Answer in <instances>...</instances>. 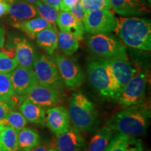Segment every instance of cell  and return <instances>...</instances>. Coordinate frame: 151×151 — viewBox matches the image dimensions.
Wrapping results in <instances>:
<instances>
[{
    "label": "cell",
    "instance_id": "15",
    "mask_svg": "<svg viewBox=\"0 0 151 151\" xmlns=\"http://www.w3.org/2000/svg\"><path fill=\"white\" fill-rule=\"evenodd\" d=\"M111 9L120 16H143L150 13L145 0H109Z\"/></svg>",
    "mask_w": 151,
    "mask_h": 151
},
{
    "label": "cell",
    "instance_id": "2",
    "mask_svg": "<svg viewBox=\"0 0 151 151\" xmlns=\"http://www.w3.org/2000/svg\"><path fill=\"white\" fill-rule=\"evenodd\" d=\"M114 32L121 43L141 50L151 49V22L147 18H118Z\"/></svg>",
    "mask_w": 151,
    "mask_h": 151
},
{
    "label": "cell",
    "instance_id": "36",
    "mask_svg": "<svg viewBox=\"0 0 151 151\" xmlns=\"http://www.w3.org/2000/svg\"><path fill=\"white\" fill-rule=\"evenodd\" d=\"M55 148L54 145H50V144H39L37 146H36L35 148L29 151H50L53 150Z\"/></svg>",
    "mask_w": 151,
    "mask_h": 151
},
{
    "label": "cell",
    "instance_id": "26",
    "mask_svg": "<svg viewBox=\"0 0 151 151\" xmlns=\"http://www.w3.org/2000/svg\"><path fill=\"white\" fill-rule=\"evenodd\" d=\"M33 4L37 9L39 16L41 18L46 20L50 24L55 26L57 18L58 16V11L40 0H37Z\"/></svg>",
    "mask_w": 151,
    "mask_h": 151
},
{
    "label": "cell",
    "instance_id": "5",
    "mask_svg": "<svg viewBox=\"0 0 151 151\" xmlns=\"http://www.w3.org/2000/svg\"><path fill=\"white\" fill-rule=\"evenodd\" d=\"M87 71L90 83L100 95L106 99H118L112 79L104 58L90 61Z\"/></svg>",
    "mask_w": 151,
    "mask_h": 151
},
{
    "label": "cell",
    "instance_id": "23",
    "mask_svg": "<svg viewBox=\"0 0 151 151\" xmlns=\"http://www.w3.org/2000/svg\"><path fill=\"white\" fill-rule=\"evenodd\" d=\"M18 146L21 151H29L40 143V137L37 130L24 127L18 133Z\"/></svg>",
    "mask_w": 151,
    "mask_h": 151
},
{
    "label": "cell",
    "instance_id": "27",
    "mask_svg": "<svg viewBox=\"0 0 151 151\" xmlns=\"http://www.w3.org/2000/svg\"><path fill=\"white\" fill-rule=\"evenodd\" d=\"M27 123V121L21 113L13 110L9 113L4 120L0 121V124L3 126H11L18 132L25 127Z\"/></svg>",
    "mask_w": 151,
    "mask_h": 151
},
{
    "label": "cell",
    "instance_id": "12",
    "mask_svg": "<svg viewBox=\"0 0 151 151\" xmlns=\"http://www.w3.org/2000/svg\"><path fill=\"white\" fill-rule=\"evenodd\" d=\"M13 47L16 52V58L19 66L33 69V65L37 57L35 48L24 37L12 36L9 37L6 46Z\"/></svg>",
    "mask_w": 151,
    "mask_h": 151
},
{
    "label": "cell",
    "instance_id": "3",
    "mask_svg": "<svg viewBox=\"0 0 151 151\" xmlns=\"http://www.w3.org/2000/svg\"><path fill=\"white\" fill-rule=\"evenodd\" d=\"M68 113L75 129L80 132L91 130L97 120L95 106L82 92L72 94L69 99Z\"/></svg>",
    "mask_w": 151,
    "mask_h": 151
},
{
    "label": "cell",
    "instance_id": "17",
    "mask_svg": "<svg viewBox=\"0 0 151 151\" xmlns=\"http://www.w3.org/2000/svg\"><path fill=\"white\" fill-rule=\"evenodd\" d=\"M56 23L60 31L70 33L78 40L83 39L85 34L83 24L77 20L69 11H61L58 12Z\"/></svg>",
    "mask_w": 151,
    "mask_h": 151
},
{
    "label": "cell",
    "instance_id": "18",
    "mask_svg": "<svg viewBox=\"0 0 151 151\" xmlns=\"http://www.w3.org/2000/svg\"><path fill=\"white\" fill-rule=\"evenodd\" d=\"M7 14L11 24L39 16L33 4L19 1H13L11 4Z\"/></svg>",
    "mask_w": 151,
    "mask_h": 151
},
{
    "label": "cell",
    "instance_id": "24",
    "mask_svg": "<svg viewBox=\"0 0 151 151\" xmlns=\"http://www.w3.org/2000/svg\"><path fill=\"white\" fill-rule=\"evenodd\" d=\"M18 132L11 126H4L0 134V144L2 151H21L18 146Z\"/></svg>",
    "mask_w": 151,
    "mask_h": 151
},
{
    "label": "cell",
    "instance_id": "33",
    "mask_svg": "<svg viewBox=\"0 0 151 151\" xmlns=\"http://www.w3.org/2000/svg\"><path fill=\"white\" fill-rule=\"evenodd\" d=\"M69 12L73 15V16L78 21L82 22L83 20L85 15H86V12H85L83 7L82 4H81V1H78L75 6L69 9Z\"/></svg>",
    "mask_w": 151,
    "mask_h": 151
},
{
    "label": "cell",
    "instance_id": "1",
    "mask_svg": "<svg viewBox=\"0 0 151 151\" xmlns=\"http://www.w3.org/2000/svg\"><path fill=\"white\" fill-rule=\"evenodd\" d=\"M150 118V107L146 104L139 103L116 113L106 124L113 131L135 137L146 133Z\"/></svg>",
    "mask_w": 151,
    "mask_h": 151
},
{
    "label": "cell",
    "instance_id": "19",
    "mask_svg": "<svg viewBox=\"0 0 151 151\" xmlns=\"http://www.w3.org/2000/svg\"><path fill=\"white\" fill-rule=\"evenodd\" d=\"M20 110L27 122L41 126L45 125L46 111L44 108L26 99L20 106Z\"/></svg>",
    "mask_w": 151,
    "mask_h": 151
},
{
    "label": "cell",
    "instance_id": "32",
    "mask_svg": "<svg viewBox=\"0 0 151 151\" xmlns=\"http://www.w3.org/2000/svg\"><path fill=\"white\" fill-rule=\"evenodd\" d=\"M13 97L8 100L0 99V121L4 120L14 109L15 101Z\"/></svg>",
    "mask_w": 151,
    "mask_h": 151
},
{
    "label": "cell",
    "instance_id": "35",
    "mask_svg": "<svg viewBox=\"0 0 151 151\" xmlns=\"http://www.w3.org/2000/svg\"><path fill=\"white\" fill-rule=\"evenodd\" d=\"M80 1L81 0H62L60 4V10L69 11L71 7Z\"/></svg>",
    "mask_w": 151,
    "mask_h": 151
},
{
    "label": "cell",
    "instance_id": "13",
    "mask_svg": "<svg viewBox=\"0 0 151 151\" xmlns=\"http://www.w3.org/2000/svg\"><path fill=\"white\" fill-rule=\"evenodd\" d=\"M10 76L15 93L19 95L27 94L39 84L33 69L18 65L10 73Z\"/></svg>",
    "mask_w": 151,
    "mask_h": 151
},
{
    "label": "cell",
    "instance_id": "31",
    "mask_svg": "<svg viewBox=\"0 0 151 151\" xmlns=\"http://www.w3.org/2000/svg\"><path fill=\"white\" fill-rule=\"evenodd\" d=\"M18 65L16 58H11L0 51V73H11Z\"/></svg>",
    "mask_w": 151,
    "mask_h": 151
},
{
    "label": "cell",
    "instance_id": "14",
    "mask_svg": "<svg viewBox=\"0 0 151 151\" xmlns=\"http://www.w3.org/2000/svg\"><path fill=\"white\" fill-rule=\"evenodd\" d=\"M45 124L55 135L58 136L71 128L68 110L63 106H53L46 111Z\"/></svg>",
    "mask_w": 151,
    "mask_h": 151
},
{
    "label": "cell",
    "instance_id": "4",
    "mask_svg": "<svg viewBox=\"0 0 151 151\" xmlns=\"http://www.w3.org/2000/svg\"><path fill=\"white\" fill-rule=\"evenodd\" d=\"M90 50L97 55L111 60H127L125 46L109 34L90 35L87 37Z\"/></svg>",
    "mask_w": 151,
    "mask_h": 151
},
{
    "label": "cell",
    "instance_id": "11",
    "mask_svg": "<svg viewBox=\"0 0 151 151\" xmlns=\"http://www.w3.org/2000/svg\"><path fill=\"white\" fill-rule=\"evenodd\" d=\"M26 97L43 108H51L61 103L63 92L62 89L48 88L38 84L26 94Z\"/></svg>",
    "mask_w": 151,
    "mask_h": 151
},
{
    "label": "cell",
    "instance_id": "20",
    "mask_svg": "<svg viewBox=\"0 0 151 151\" xmlns=\"http://www.w3.org/2000/svg\"><path fill=\"white\" fill-rule=\"evenodd\" d=\"M58 34L55 26H52L41 30L35 37L39 46L50 55H53L58 48Z\"/></svg>",
    "mask_w": 151,
    "mask_h": 151
},
{
    "label": "cell",
    "instance_id": "38",
    "mask_svg": "<svg viewBox=\"0 0 151 151\" xmlns=\"http://www.w3.org/2000/svg\"><path fill=\"white\" fill-rule=\"evenodd\" d=\"M6 29L4 26L0 23V50L4 46Z\"/></svg>",
    "mask_w": 151,
    "mask_h": 151
},
{
    "label": "cell",
    "instance_id": "16",
    "mask_svg": "<svg viewBox=\"0 0 151 151\" xmlns=\"http://www.w3.org/2000/svg\"><path fill=\"white\" fill-rule=\"evenodd\" d=\"M86 146L84 139L76 129H69L67 132L57 136L55 148L57 151H82Z\"/></svg>",
    "mask_w": 151,
    "mask_h": 151
},
{
    "label": "cell",
    "instance_id": "22",
    "mask_svg": "<svg viewBox=\"0 0 151 151\" xmlns=\"http://www.w3.org/2000/svg\"><path fill=\"white\" fill-rule=\"evenodd\" d=\"M113 136V131L108 125L99 129L90 141L88 151H104Z\"/></svg>",
    "mask_w": 151,
    "mask_h": 151
},
{
    "label": "cell",
    "instance_id": "34",
    "mask_svg": "<svg viewBox=\"0 0 151 151\" xmlns=\"http://www.w3.org/2000/svg\"><path fill=\"white\" fill-rule=\"evenodd\" d=\"M126 151H144L141 141L130 137Z\"/></svg>",
    "mask_w": 151,
    "mask_h": 151
},
{
    "label": "cell",
    "instance_id": "25",
    "mask_svg": "<svg viewBox=\"0 0 151 151\" xmlns=\"http://www.w3.org/2000/svg\"><path fill=\"white\" fill-rule=\"evenodd\" d=\"M58 48L67 55H71L78 50V40L70 33L60 31L58 34Z\"/></svg>",
    "mask_w": 151,
    "mask_h": 151
},
{
    "label": "cell",
    "instance_id": "41",
    "mask_svg": "<svg viewBox=\"0 0 151 151\" xmlns=\"http://www.w3.org/2000/svg\"><path fill=\"white\" fill-rule=\"evenodd\" d=\"M3 127H4V126L2 125V124H0V134H1V130H2V129H3ZM0 151H2V150H1V144H0Z\"/></svg>",
    "mask_w": 151,
    "mask_h": 151
},
{
    "label": "cell",
    "instance_id": "6",
    "mask_svg": "<svg viewBox=\"0 0 151 151\" xmlns=\"http://www.w3.org/2000/svg\"><path fill=\"white\" fill-rule=\"evenodd\" d=\"M33 70L41 86L62 89L65 87L53 58L46 55H39L36 58Z\"/></svg>",
    "mask_w": 151,
    "mask_h": 151
},
{
    "label": "cell",
    "instance_id": "39",
    "mask_svg": "<svg viewBox=\"0 0 151 151\" xmlns=\"http://www.w3.org/2000/svg\"><path fill=\"white\" fill-rule=\"evenodd\" d=\"M62 0H43L42 1L53 7L57 11H60V4Z\"/></svg>",
    "mask_w": 151,
    "mask_h": 151
},
{
    "label": "cell",
    "instance_id": "43",
    "mask_svg": "<svg viewBox=\"0 0 151 151\" xmlns=\"http://www.w3.org/2000/svg\"><path fill=\"white\" fill-rule=\"evenodd\" d=\"M147 1H148V2H149V4H150V2H151V0H147Z\"/></svg>",
    "mask_w": 151,
    "mask_h": 151
},
{
    "label": "cell",
    "instance_id": "8",
    "mask_svg": "<svg viewBox=\"0 0 151 151\" xmlns=\"http://www.w3.org/2000/svg\"><path fill=\"white\" fill-rule=\"evenodd\" d=\"M53 60L65 86L77 88L83 83L86 76L73 58L57 53L54 55Z\"/></svg>",
    "mask_w": 151,
    "mask_h": 151
},
{
    "label": "cell",
    "instance_id": "21",
    "mask_svg": "<svg viewBox=\"0 0 151 151\" xmlns=\"http://www.w3.org/2000/svg\"><path fill=\"white\" fill-rule=\"evenodd\" d=\"M12 26L21 30L32 39H35L38 32L46 28L51 27L55 25L50 24L41 17H36L29 20L12 24Z\"/></svg>",
    "mask_w": 151,
    "mask_h": 151
},
{
    "label": "cell",
    "instance_id": "40",
    "mask_svg": "<svg viewBox=\"0 0 151 151\" xmlns=\"http://www.w3.org/2000/svg\"><path fill=\"white\" fill-rule=\"evenodd\" d=\"M15 1H23V2H27L29 4H34L35 1H37V0H14Z\"/></svg>",
    "mask_w": 151,
    "mask_h": 151
},
{
    "label": "cell",
    "instance_id": "29",
    "mask_svg": "<svg viewBox=\"0 0 151 151\" xmlns=\"http://www.w3.org/2000/svg\"><path fill=\"white\" fill-rule=\"evenodd\" d=\"M130 137L118 133L113 136L108 146L104 151H126Z\"/></svg>",
    "mask_w": 151,
    "mask_h": 151
},
{
    "label": "cell",
    "instance_id": "28",
    "mask_svg": "<svg viewBox=\"0 0 151 151\" xmlns=\"http://www.w3.org/2000/svg\"><path fill=\"white\" fill-rule=\"evenodd\" d=\"M14 94L10 73H0V99L8 100Z\"/></svg>",
    "mask_w": 151,
    "mask_h": 151
},
{
    "label": "cell",
    "instance_id": "30",
    "mask_svg": "<svg viewBox=\"0 0 151 151\" xmlns=\"http://www.w3.org/2000/svg\"><path fill=\"white\" fill-rule=\"evenodd\" d=\"M86 14L99 9H111L109 0H81Z\"/></svg>",
    "mask_w": 151,
    "mask_h": 151
},
{
    "label": "cell",
    "instance_id": "7",
    "mask_svg": "<svg viewBox=\"0 0 151 151\" xmlns=\"http://www.w3.org/2000/svg\"><path fill=\"white\" fill-rule=\"evenodd\" d=\"M117 18L109 9H99L86 14L83 20L85 31L91 35L109 34L116 29Z\"/></svg>",
    "mask_w": 151,
    "mask_h": 151
},
{
    "label": "cell",
    "instance_id": "37",
    "mask_svg": "<svg viewBox=\"0 0 151 151\" xmlns=\"http://www.w3.org/2000/svg\"><path fill=\"white\" fill-rule=\"evenodd\" d=\"M10 4L6 0H0V18L8 14Z\"/></svg>",
    "mask_w": 151,
    "mask_h": 151
},
{
    "label": "cell",
    "instance_id": "9",
    "mask_svg": "<svg viewBox=\"0 0 151 151\" xmlns=\"http://www.w3.org/2000/svg\"><path fill=\"white\" fill-rule=\"evenodd\" d=\"M147 81L146 73L137 70L117 99L119 104L128 107L141 103L145 95Z\"/></svg>",
    "mask_w": 151,
    "mask_h": 151
},
{
    "label": "cell",
    "instance_id": "44",
    "mask_svg": "<svg viewBox=\"0 0 151 151\" xmlns=\"http://www.w3.org/2000/svg\"><path fill=\"white\" fill-rule=\"evenodd\" d=\"M50 151H57L55 149H53V150H50Z\"/></svg>",
    "mask_w": 151,
    "mask_h": 151
},
{
    "label": "cell",
    "instance_id": "10",
    "mask_svg": "<svg viewBox=\"0 0 151 151\" xmlns=\"http://www.w3.org/2000/svg\"><path fill=\"white\" fill-rule=\"evenodd\" d=\"M118 98L123 88L137 71L127 60L104 59Z\"/></svg>",
    "mask_w": 151,
    "mask_h": 151
},
{
    "label": "cell",
    "instance_id": "42",
    "mask_svg": "<svg viewBox=\"0 0 151 151\" xmlns=\"http://www.w3.org/2000/svg\"><path fill=\"white\" fill-rule=\"evenodd\" d=\"M6 1H7V2H8L9 4H11V3H12V2H13V1H14V0H6Z\"/></svg>",
    "mask_w": 151,
    "mask_h": 151
}]
</instances>
